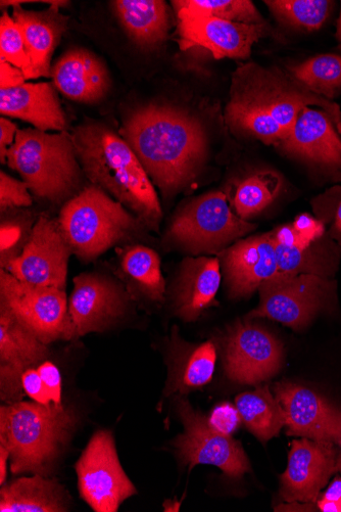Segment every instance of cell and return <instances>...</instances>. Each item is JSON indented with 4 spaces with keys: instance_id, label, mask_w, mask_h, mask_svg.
I'll use <instances>...</instances> for the list:
<instances>
[{
    "instance_id": "34",
    "label": "cell",
    "mask_w": 341,
    "mask_h": 512,
    "mask_svg": "<svg viewBox=\"0 0 341 512\" xmlns=\"http://www.w3.org/2000/svg\"><path fill=\"white\" fill-rule=\"evenodd\" d=\"M265 4L281 23L304 32L321 29L335 6L330 0H266Z\"/></svg>"
},
{
    "instance_id": "47",
    "label": "cell",
    "mask_w": 341,
    "mask_h": 512,
    "mask_svg": "<svg viewBox=\"0 0 341 512\" xmlns=\"http://www.w3.org/2000/svg\"><path fill=\"white\" fill-rule=\"evenodd\" d=\"M340 6H341V3H340ZM335 36L338 41L339 50L341 52V8H340V13H339V18L337 21V29H336Z\"/></svg>"
},
{
    "instance_id": "38",
    "label": "cell",
    "mask_w": 341,
    "mask_h": 512,
    "mask_svg": "<svg viewBox=\"0 0 341 512\" xmlns=\"http://www.w3.org/2000/svg\"><path fill=\"white\" fill-rule=\"evenodd\" d=\"M32 205L28 185L21 182L4 171L0 172V210L7 211L14 208H25Z\"/></svg>"
},
{
    "instance_id": "7",
    "label": "cell",
    "mask_w": 341,
    "mask_h": 512,
    "mask_svg": "<svg viewBox=\"0 0 341 512\" xmlns=\"http://www.w3.org/2000/svg\"><path fill=\"white\" fill-rule=\"evenodd\" d=\"M255 228L231 210L225 194L215 192L192 200L179 211L167 242L192 254L217 253Z\"/></svg>"
},
{
    "instance_id": "21",
    "label": "cell",
    "mask_w": 341,
    "mask_h": 512,
    "mask_svg": "<svg viewBox=\"0 0 341 512\" xmlns=\"http://www.w3.org/2000/svg\"><path fill=\"white\" fill-rule=\"evenodd\" d=\"M54 86L71 101L81 104L101 102L112 80L102 59L84 49L63 55L52 69Z\"/></svg>"
},
{
    "instance_id": "31",
    "label": "cell",
    "mask_w": 341,
    "mask_h": 512,
    "mask_svg": "<svg viewBox=\"0 0 341 512\" xmlns=\"http://www.w3.org/2000/svg\"><path fill=\"white\" fill-rule=\"evenodd\" d=\"M281 189L279 175L270 170L259 171L236 184L232 206L235 214L249 220L268 208Z\"/></svg>"
},
{
    "instance_id": "26",
    "label": "cell",
    "mask_w": 341,
    "mask_h": 512,
    "mask_svg": "<svg viewBox=\"0 0 341 512\" xmlns=\"http://www.w3.org/2000/svg\"><path fill=\"white\" fill-rule=\"evenodd\" d=\"M114 14L128 36L143 49H154L168 37L171 17L161 0H115Z\"/></svg>"
},
{
    "instance_id": "4",
    "label": "cell",
    "mask_w": 341,
    "mask_h": 512,
    "mask_svg": "<svg viewBox=\"0 0 341 512\" xmlns=\"http://www.w3.org/2000/svg\"><path fill=\"white\" fill-rule=\"evenodd\" d=\"M77 425V413L64 404L2 405L0 445L10 451L12 473L50 475Z\"/></svg>"
},
{
    "instance_id": "30",
    "label": "cell",
    "mask_w": 341,
    "mask_h": 512,
    "mask_svg": "<svg viewBox=\"0 0 341 512\" xmlns=\"http://www.w3.org/2000/svg\"><path fill=\"white\" fill-rule=\"evenodd\" d=\"M174 363L171 392L185 393L208 385L214 376L217 350L212 341L189 346Z\"/></svg>"
},
{
    "instance_id": "45",
    "label": "cell",
    "mask_w": 341,
    "mask_h": 512,
    "mask_svg": "<svg viewBox=\"0 0 341 512\" xmlns=\"http://www.w3.org/2000/svg\"><path fill=\"white\" fill-rule=\"evenodd\" d=\"M0 85L2 89L14 88L25 83L23 72L7 61L0 59Z\"/></svg>"
},
{
    "instance_id": "49",
    "label": "cell",
    "mask_w": 341,
    "mask_h": 512,
    "mask_svg": "<svg viewBox=\"0 0 341 512\" xmlns=\"http://www.w3.org/2000/svg\"><path fill=\"white\" fill-rule=\"evenodd\" d=\"M340 444H341V441H340Z\"/></svg>"
},
{
    "instance_id": "2",
    "label": "cell",
    "mask_w": 341,
    "mask_h": 512,
    "mask_svg": "<svg viewBox=\"0 0 341 512\" xmlns=\"http://www.w3.org/2000/svg\"><path fill=\"white\" fill-rule=\"evenodd\" d=\"M152 182L165 195L197 177L207 157V137L197 119L165 106H146L130 115L121 130Z\"/></svg>"
},
{
    "instance_id": "40",
    "label": "cell",
    "mask_w": 341,
    "mask_h": 512,
    "mask_svg": "<svg viewBox=\"0 0 341 512\" xmlns=\"http://www.w3.org/2000/svg\"><path fill=\"white\" fill-rule=\"evenodd\" d=\"M240 421L242 420L237 408L223 404L214 410L209 424L216 431L230 436L237 429Z\"/></svg>"
},
{
    "instance_id": "19",
    "label": "cell",
    "mask_w": 341,
    "mask_h": 512,
    "mask_svg": "<svg viewBox=\"0 0 341 512\" xmlns=\"http://www.w3.org/2000/svg\"><path fill=\"white\" fill-rule=\"evenodd\" d=\"M335 468L331 443L307 438L292 442L288 467L281 477L282 497L290 503L316 502Z\"/></svg>"
},
{
    "instance_id": "9",
    "label": "cell",
    "mask_w": 341,
    "mask_h": 512,
    "mask_svg": "<svg viewBox=\"0 0 341 512\" xmlns=\"http://www.w3.org/2000/svg\"><path fill=\"white\" fill-rule=\"evenodd\" d=\"M261 302L249 318H269L296 331L332 307L334 284L316 274L277 273L260 287Z\"/></svg>"
},
{
    "instance_id": "11",
    "label": "cell",
    "mask_w": 341,
    "mask_h": 512,
    "mask_svg": "<svg viewBox=\"0 0 341 512\" xmlns=\"http://www.w3.org/2000/svg\"><path fill=\"white\" fill-rule=\"evenodd\" d=\"M177 411L184 433L177 438L175 446L179 459L189 470L199 464H210L234 479L250 472L248 457L237 441L213 429L207 418L187 400L177 401Z\"/></svg>"
},
{
    "instance_id": "29",
    "label": "cell",
    "mask_w": 341,
    "mask_h": 512,
    "mask_svg": "<svg viewBox=\"0 0 341 512\" xmlns=\"http://www.w3.org/2000/svg\"><path fill=\"white\" fill-rule=\"evenodd\" d=\"M235 407L242 422L261 441L272 439L285 425L284 411L268 387L239 395Z\"/></svg>"
},
{
    "instance_id": "18",
    "label": "cell",
    "mask_w": 341,
    "mask_h": 512,
    "mask_svg": "<svg viewBox=\"0 0 341 512\" xmlns=\"http://www.w3.org/2000/svg\"><path fill=\"white\" fill-rule=\"evenodd\" d=\"M275 393L284 411L289 436L321 443H340V410L313 391L295 384H278Z\"/></svg>"
},
{
    "instance_id": "6",
    "label": "cell",
    "mask_w": 341,
    "mask_h": 512,
    "mask_svg": "<svg viewBox=\"0 0 341 512\" xmlns=\"http://www.w3.org/2000/svg\"><path fill=\"white\" fill-rule=\"evenodd\" d=\"M59 223L73 254L85 262L138 237L145 225L93 184L66 202Z\"/></svg>"
},
{
    "instance_id": "46",
    "label": "cell",
    "mask_w": 341,
    "mask_h": 512,
    "mask_svg": "<svg viewBox=\"0 0 341 512\" xmlns=\"http://www.w3.org/2000/svg\"><path fill=\"white\" fill-rule=\"evenodd\" d=\"M11 457L10 451L0 445V486H4L8 477V461Z\"/></svg>"
},
{
    "instance_id": "27",
    "label": "cell",
    "mask_w": 341,
    "mask_h": 512,
    "mask_svg": "<svg viewBox=\"0 0 341 512\" xmlns=\"http://www.w3.org/2000/svg\"><path fill=\"white\" fill-rule=\"evenodd\" d=\"M68 504L65 489L45 476L20 478L0 489L2 512H64Z\"/></svg>"
},
{
    "instance_id": "44",
    "label": "cell",
    "mask_w": 341,
    "mask_h": 512,
    "mask_svg": "<svg viewBox=\"0 0 341 512\" xmlns=\"http://www.w3.org/2000/svg\"><path fill=\"white\" fill-rule=\"evenodd\" d=\"M16 124L6 118L0 119V161L7 162L9 149L14 145L18 133Z\"/></svg>"
},
{
    "instance_id": "37",
    "label": "cell",
    "mask_w": 341,
    "mask_h": 512,
    "mask_svg": "<svg viewBox=\"0 0 341 512\" xmlns=\"http://www.w3.org/2000/svg\"><path fill=\"white\" fill-rule=\"evenodd\" d=\"M30 236L25 235L22 225L13 221L3 222L2 229H0V239H2V242H0V264H2V269H5L10 262L22 254Z\"/></svg>"
},
{
    "instance_id": "33",
    "label": "cell",
    "mask_w": 341,
    "mask_h": 512,
    "mask_svg": "<svg viewBox=\"0 0 341 512\" xmlns=\"http://www.w3.org/2000/svg\"><path fill=\"white\" fill-rule=\"evenodd\" d=\"M317 96L332 101L341 95V55L325 54L288 69Z\"/></svg>"
},
{
    "instance_id": "32",
    "label": "cell",
    "mask_w": 341,
    "mask_h": 512,
    "mask_svg": "<svg viewBox=\"0 0 341 512\" xmlns=\"http://www.w3.org/2000/svg\"><path fill=\"white\" fill-rule=\"evenodd\" d=\"M172 5L178 19L214 17L247 25H267L250 0H179Z\"/></svg>"
},
{
    "instance_id": "12",
    "label": "cell",
    "mask_w": 341,
    "mask_h": 512,
    "mask_svg": "<svg viewBox=\"0 0 341 512\" xmlns=\"http://www.w3.org/2000/svg\"><path fill=\"white\" fill-rule=\"evenodd\" d=\"M72 254L59 220L41 215L22 254L5 270L23 283L65 291Z\"/></svg>"
},
{
    "instance_id": "20",
    "label": "cell",
    "mask_w": 341,
    "mask_h": 512,
    "mask_svg": "<svg viewBox=\"0 0 341 512\" xmlns=\"http://www.w3.org/2000/svg\"><path fill=\"white\" fill-rule=\"evenodd\" d=\"M230 294L247 297L278 273L272 232L237 242L220 254Z\"/></svg>"
},
{
    "instance_id": "48",
    "label": "cell",
    "mask_w": 341,
    "mask_h": 512,
    "mask_svg": "<svg viewBox=\"0 0 341 512\" xmlns=\"http://www.w3.org/2000/svg\"><path fill=\"white\" fill-rule=\"evenodd\" d=\"M338 468L341 470V459H340V461L338 463Z\"/></svg>"
},
{
    "instance_id": "43",
    "label": "cell",
    "mask_w": 341,
    "mask_h": 512,
    "mask_svg": "<svg viewBox=\"0 0 341 512\" xmlns=\"http://www.w3.org/2000/svg\"><path fill=\"white\" fill-rule=\"evenodd\" d=\"M323 512H341V478H336L322 497L317 500Z\"/></svg>"
},
{
    "instance_id": "1",
    "label": "cell",
    "mask_w": 341,
    "mask_h": 512,
    "mask_svg": "<svg viewBox=\"0 0 341 512\" xmlns=\"http://www.w3.org/2000/svg\"><path fill=\"white\" fill-rule=\"evenodd\" d=\"M309 107L327 113L341 134V110L336 103L317 96L289 73L248 63L233 75L225 119L234 133L278 146Z\"/></svg>"
},
{
    "instance_id": "22",
    "label": "cell",
    "mask_w": 341,
    "mask_h": 512,
    "mask_svg": "<svg viewBox=\"0 0 341 512\" xmlns=\"http://www.w3.org/2000/svg\"><path fill=\"white\" fill-rule=\"evenodd\" d=\"M0 113L31 123L41 131L67 130L66 115L50 83H24L0 90Z\"/></svg>"
},
{
    "instance_id": "41",
    "label": "cell",
    "mask_w": 341,
    "mask_h": 512,
    "mask_svg": "<svg viewBox=\"0 0 341 512\" xmlns=\"http://www.w3.org/2000/svg\"><path fill=\"white\" fill-rule=\"evenodd\" d=\"M291 225L297 235L308 243H317L327 235L325 225L309 214L299 215Z\"/></svg>"
},
{
    "instance_id": "5",
    "label": "cell",
    "mask_w": 341,
    "mask_h": 512,
    "mask_svg": "<svg viewBox=\"0 0 341 512\" xmlns=\"http://www.w3.org/2000/svg\"><path fill=\"white\" fill-rule=\"evenodd\" d=\"M6 163L40 199L60 204L81 192L85 174L72 135L66 131L50 134L33 128L18 130Z\"/></svg>"
},
{
    "instance_id": "36",
    "label": "cell",
    "mask_w": 341,
    "mask_h": 512,
    "mask_svg": "<svg viewBox=\"0 0 341 512\" xmlns=\"http://www.w3.org/2000/svg\"><path fill=\"white\" fill-rule=\"evenodd\" d=\"M316 218L326 227L328 236L341 246V185H334L312 202Z\"/></svg>"
},
{
    "instance_id": "17",
    "label": "cell",
    "mask_w": 341,
    "mask_h": 512,
    "mask_svg": "<svg viewBox=\"0 0 341 512\" xmlns=\"http://www.w3.org/2000/svg\"><path fill=\"white\" fill-rule=\"evenodd\" d=\"M268 28V25H247L214 17L182 18L178 19L179 45L183 51L203 48L217 60H246Z\"/></svg>"
},
{
    "instance_id": "8",
    "label": "cell",
    "mask_w": 341,
    "mask_h": 512,
    "mask_svg": "<svg viewBox=\"0 0 341 512\" xmlns=\"http://www.w3.org/2000/svg\"><path fill=\"white\" fill-rule=\"evenodd\" d=\"M0 306L46 345L76 339L65 291L23 283L2 269Z\"/></svg>"
},
{
    "instance_id": "3",
    "label": "cell",
    "mask_w": 341,
    "mask_h": 512,
    "mask_svg": "<svg viewBox=\"0 0 341 512\" xmlns=\"http://www.w3.org/2000/svg\"><path fill=\"white\" fill-rule=\"evenodd\" d=\"M72 139L90 182L131 210L145 226L158 230L163 211L154 183L125 139L99 123L78 126Z\"/></svg>"
},
{
    "instance_id": "23",
    "label": "cell",
    "mask_w": 341,
    "mask_h": 512,
    "mask_svg": "<svg viewBox=\"0 0 341 512\" xmlns=\"http://www.w3.org/2000/svg\"><path fill=\"white\" fill-rule=\"evenodd\" d=\"M174 291V310L178 317L192 322L216 304L221 285V263L217 258H187L181 264Z\"/></svg>"
},
{
    "instance_id": "25",
    "label": "cell",
    "mask_w": 341,
    "mask_h": 512,
    "mask_svg": "<svg viewBox=\"0 0 341 512\" xmlns=\"http://www.w3.org/2000/svg\"><path fill=\"white\" fill-rule=\"evenodd\" d=\"M278 262V273L288 275L316 274L327 277L337 265L335 242L328 234L317 243L301 239L292 225L272 232Z\"/></svg>"
},
{
    "instance_id": "39",
    "label": "cell",
    "mask_w": 341,
    "mask_h": 512,
    "mask_svg": "<svg viewBox=\"0 0 341 512\" xmlns=\"http://www.w3.org/2000/svg\"><path fill=\"white\" fill-rule=\"evenodd\" d=\"M22 385L26 395L33 401L48 405L53 403L50 393L39 374L38 365L25 370L22 377Z\"/></svg>"
},
{
    "instance_id": "15",
    "label": "cell",
    "mask_w": 341,
    "mask_h": 512,
    "mask_svg": "<svg viewBox=\"0 0 341 512\" xmlns=\"http://www.w3.org/2000/svg\"><path fill=\"white\" fill-rule=\"evenodd\" d=\"M123 289L100 273H83L74 278L69 314L76 338L100 333L111 327L126 309Z\"/></svg>"
},
{
    "instance_id": "13",
    "label": "cell",
    "mask_w": 341,
    "mask_h": 512,
    "mask_svg": "<svg viewBox=\"0 0 341 512\" xmlns=\"http://www.w3.org/2000/svg\"><path fill=\"white\" fill-rule=\"evenodd\" d=\"M283 357L281 343L257 324L237 322L225 344V371L239 384L256 385L276 374Z\"/></svg>"
},
{
    "instance_id": "24",
    "label": "cell",
    "mask_w": 341,
    "mask_h": 512,
    "mask_svg": "<svg viewBox=\"0 0 341 512\" xmlns=\"http://www.w3.org/2000/svg\"><path fill=\"white\" fill-rule=\"evenodd\" d=\"M13 19L24 38L33 79L52 77V57L67 29L69 18L60 13V6H51L41 12L14 6Z\"/></svg>"
},
{
    "instance_id": "28",
    "label": "cell",
    "mask_w": 341,
    "mask_h": 512,
    "mask_svg": "<svg viewBox=\"0 0 341 512\" xmlns=\"http://www.w3.org/2000/svg\"><path fill=\"white\" fill-rule=\"evenodd\" d=\"M122 276L141 295L155 302L164 301L166 283L161 259L151 248L132 245L118 251Z\"/></svg>"
},
{
    "instance_id": "10",
    "label": "cell",
    "mask_w": 341,
    "mask_h": 512,
    "mask_svg": "<svg viewBox=\"0 0 341 512\" xmlns=\"http://www.w3.org/2000/svg\"><path fill=\"white\" fill-rule=\"evenodd\" d=\"M81 498L95 512H117L137 494L125 474L110 431L96 432L76 463Z\"/></svg>"
},
{
    "instance_id": "14",
    "label": "cell",
    "mask_w": 341,
    "mask_h": 512,
    "mask_svg": "<svg viewBox=\"0 0 341 512\" xmlns=\"http://www.w3.org/2000/svg\"><path fill=\"white\" fill-rule=\"evenodd\" d=\"M277 147L319 176L341 182V138L333 120L323 110L306 108Z\"/></svg>"
},
{
    "instance_id": "42",
    "label": "cell",
    "mask_w": 341,
    "mask_h": 512,
    "mask_svg": "<svg viewBox=\"0 0 341 512\" xmlns=\"http://www.w3.org/2000/svg\"><path fill=\"white\" fill-rule=\"evenodd\" d=\"M38 370L53 402L56 404H63L62 377L58 366L47 359L38 365Z\"/></svg>"
},
{
    "instance_id": "16",
    "label": "cell",
    "mask_w": 341,
    "mask_h": 512,
    "mask_svg": "<svg viewBox=\"0 0 341 512\" xmlns=\"http://www.w3.org/2000/svg\"><path fill=\"white\" fill-rule=\"evenodd\" d=\"M50 357L48 345L0 306V398L7 404L22 401V377L28 368Z\"/></svg>"
},
{
    "instance_id": "35",
    "label": "cell",
    "mask_w": 341,
    "mask_h": 512,
    "mask_svg": "<svg viewBox=\"0 0 341 512\" xmlns=\"http://www.w3.org/2000/svg\"><path fill=\"white\" fill-rule=\"evenodd\" d=\"M0 59L20 69L26 80L33 79V70L19 26L8 12L0 18Z\"/></svg>"
}]
</instances>
